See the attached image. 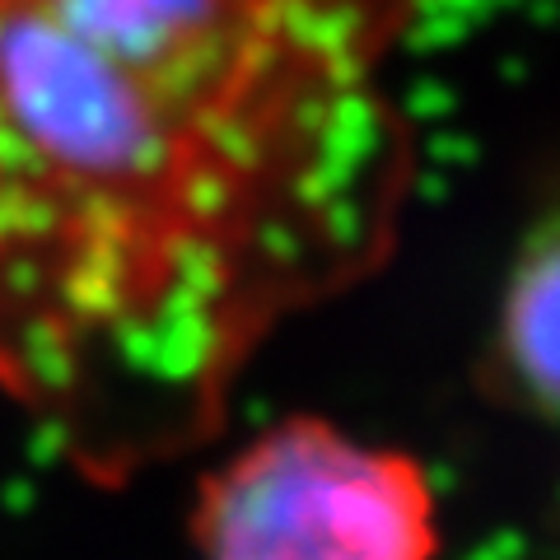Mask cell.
<instances>
[{
	"label": "cell",
	"mask_w": 560,
	"mask_h": 560,
	"mask_svg": "<svg viewBox=\"0 0 560 560\" xmlns=\"http://www.w3.org/2000/svg\"><path fill=\"white\" fill-rule=\"evenodd\" d=\"M378 0H0V401L94 486L210 444L388 261Z\"/></svg>",
	"instance_id": "1"
},
{
	"label": "cell",
	"mask_w": 560,
	"mask_h": 560,
	"mask_svg": "<svg viewBox=\"0 0 560 560\" xmlns=\"http://www.w3.org/2000/svg\"><path fill=\"white\" fill-rule=\"evenodd\" d=\"M500 360L533 407L560 411V220L528 238L500 308Z\"/></svg>",
	"instance_id": "3"
},
{
	"label": "cell",
	"mask_w": 560,
	"mask_h": 560,
	"mask_svg": "<svg viewBox=\"0 0 560 560\" xmlns=\"http://www.w3.org/2000/svg\"><path fill=\"white\" fill-rule=\"evenodd\" d=\"M187 533L201 560H434L440 504L411 453L285 416L197 481Z\"/></svg>",
	"instance_id": "2"
}]
</instances>
